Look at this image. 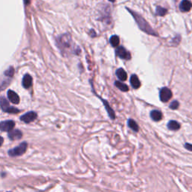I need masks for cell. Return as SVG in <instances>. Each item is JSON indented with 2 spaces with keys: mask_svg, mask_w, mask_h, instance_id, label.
Segmentation results:
<instances>
[{
  "mask_svg": "<svg viewBox=\"0 0 192 192\" xmlns=\"http://www.w3.org/2000/svg\"><path fill=\"white\" fill-rule=\"evenodd\" d=\"M126 9H127V11L130 13L131 15H132V17H134V19L135 20L137 24L138 25L139 28H140L143 32H144L145 33L149 34V35H151L158 36V35L157 34V32H155L154 29H152V28L151 27L150 25H149L148 23L147 22V20H146L143 17H141L140 15H139L137 13L133 11L132 10L128 9V8H126Z\"/></svg>",
  "mask_w": 192,
  "mask_h": 192,
  "instance_id": "1",
  "label": "cell"
},
{
  "mask_svg": "<svg viewBox=\"0 0 192 192\" xmlns=\"http://www.w3.org/2000/svg\"><path fill=\"white\" fill-rule=\"evenodd\" d=\"M58 45L63 51L70 50L72 47V40L71 35L68 34H65L60 36L58 39Z\"/></svg>",
  "mask_w": 192,
  "mask_h": 192,
  "instance_id": "2",
  "label": "cell"
},
{
  "mask_svg": "<svg viewBox=\"0 0 192 192\" xmlns=\"http://www.w3.org/2000/svg\"><path fill=\"white\" fill-rule=\"evenodd\" d=\"M26 149H27V143L26 142L22 143L19 147H15V148L10 149L9 152V155L11 157L20 156L23 154L25 153Z\"/></svg>",
  "mask_w": 192,
  "mask_h": 192,
  "instance_id": "3",
  "label": "cell"
},
{
  "mask_svg": "<svg viewBox=\"0 0 192 192\" xmlns=\"http://www.w3.org/2000/svg\"><path fill=\"white\" fill-rule=\"evenodd\" d=\"M0 106H1L2 110L5 112L10 113V114H17L19 112V110H17V108L10 106L9 101L4 97L0 98Z\"/></svg>",
  "mask_w": 192,
  "mask_h": 192,
  "instance_id": "4",
  "label": "cell"
},
{
  "mask_svg": "<svg viewBox=\"0 0 192 192\" xmlns=\"http://www.w3.org/2000/svg\"><path fill=\"white\" fill-rule=\"evenodd\" d=\"M160 99L162 102H167L172 98V92L167 87H163L161 89L159 92Z\"/></svg>",
  "mask_w": 192,
  "mask_h": 192,
  "instance_id": "5",
  "label": "cell"
},
{
  "mask_svg": "<svg viewBox=\"0 0 192 192\" xmlns=\"http://www.w3.org/2000/svg\"><path fill=\"white\" fill-rule=\"evenodd\" d=\"M15 123L12 120H7L3 121L0 122V131H11L13 130Z\"/></svg>",
  "mask_w": 192,
  "mask_h": 192,
  "instance_id": "6",
  "label": "cell"
},
{
  "mask_svg": "<svg viewBox=\"0 0 192 192\" xmlns=\"http://www.w3.org/2000/svg\"><path fill=\"white\" fill-rule=\"evenodd\" d=\"M116 53L119 58L123 59V60H129L131 59V54L130 53H129L127 50H125V48L123 47H118L117 49L116 50Z\"/></svg>",
  "mask_w": 192,
  "mask_h": 192,
  "instance_id": "7",
  "label": "cell"
},
{
  "mask_svg": "<svg viewBox=\"0 0 192 192\" xmlns=\"http://www.w3.org/2000/svg\"><path fill=\"white\" fill-rule=\"evenodd\" d=\"M36 118H37L36 113L33 112V111H30V112H28L24 115H23L20 117V120L25 123H29L33 122Z\"/></svg>",
  "mask_w": 192,
  "mask_h": 192,
  "instance_id": "8",
  "label": "cell"
},
{
  "mask_svg": "<svg viewBox=\"0 0 192 192\" xmlns=\"http://www.w3.org/2000/svg\"><path fill=\"white\" fill-rule=\"evenodd\" d=\"M192 8V3L189 0H183L179 5V9L183 12H188Z\"/></svg>",
  "mask_w": 192,
  "mask_h": 192,
  "instance_id": "9",
  "label": "cell"
},
{
  "mask_svg": "<svg viewBox=\"0 0 192 192\" xmlns=\"http://www.w3.org/2000/svg\"><path fill=\"white\" fill-rule=\"evenodd\" d=\"M8 98H9L10 101L12 102L13 104H19L20 98L15 92L12 91V90H9V92H8Z\"/></svg>",
  "mask_w": 192,
  "mask_h": 192,
  "instance_id": "10",
  "label": "cell"
},
{
  "mask_svg": "<svg viewBox=\"0 0 192 192\" xmlns=\"http://www.w3.org/2000/svg\"><path fill=\"white\" fill-rule=\"evenodd\" d=\"M23 134L20 130H11V131L9 132V137L10 140H19L22 137Z\"/></svg>",
  "mask_w": 192,
  "mask_h": 192,
  "instance_id": "11",
  "label": "cell"
},
{
  "mask_svg": "<svg viewBox=\"0 0 192 192\" xmlns=\"http://www.w3.org/2000/svg\"><path fill=\"white\" fill-rule=\"evenodd\" d=\"M130 83L132 87L134 89H138L140 86L141 83L140 80H139L138 77L136 74H132L130 78Z\"/></svg>",
  "mask_w": 192,
  "mask_h": 192,
  "instance_id": "12",
  "label": "cell"
},
{
  "mask_svg": "<svg viewBox=\"0 0 192 192\" xmlns=\"http://www.w3.org/2000/svg\"><path fill=\"white\" fill-rule=\"evenodd\" d=\"M98 96V98H99L101 100V101H102V102L104 103L105 108H106V110L107 111V113H108V114H109L110 117L111 119H115V113H114V110H113L112 108H111L109 106V104H108V103H107V101H105L104 99H103V98H101V97H99L98 96Z\"/></svg>",
  "mask_w": 192,
  "mask_h": 192,
  "instance_id": "13",
  "label": "cell"
},
{
  "mask_svg": "<svg viewBox=\"0 0 192 192\" xmlns=\"http://www.w3.org/2000/svg\"><path fill=\"white\" fill-rule=\"evenodd\" d=\"M32 77L29 74H26L25 76L24 77V78H23L22 82L23 86L25 89H29L31 86H32Z\"/></svg>",
  "mask_w": 192,
  "mask_h": 192,
  "instance_id": "14",
  "label": "cell"
},
{
  "mask_svg": "<svg viewBox=\"0 0 192 192\" xmlns=\"http://www.w3.org/2000/svg\"><path fill=\"white\" fill-rule=\"evenodd\" d=\"M116 74L117 76V78H119V80H120L121 81H125V80H127V73H126L125 71L122 68H120L116 70Z\"/></svg>",
  "mask_w": 192,
  "mask_h": 192,
  "instance_id": "15",
  "label": "cell"
},
{
  "mask_svg": "<svg viewBox=\"0 0 192 192\" xmlns=\"http://www.w3.org/2000/svg\"><path fill=\"white\" fill-rule=\"evenodd\" d=\"M150 116H151V118H152V120L155 121V122H158V121H160L161 119H162V114L161 111L155 110L151 111Z\"/></svg>",
  "mask_w": 192,
  "mask_h": 192,
  "instance_id": "16",
  "label": "cell"
},
{
  "mask_svg": "<svg viewBox=\"0 0 192 192\" xmlns=\"http://www.w3.org/2000/svg\"><path fill=\"white\" fill-rule=\"evenodd\" d=\"M167 127H168V129H170V130L176 131L180 129V124L178 122H176V121L171 120L168 122V124H167Z\"/></svg>",
  "mask_w": 192,
  "mask_h": 192,
  "instance_id": "17",
  "label": "cell"
},
{
  "mask_svg": "<svg viewBox=\"0 0 192 192\" xmlns=\"http://www.w3.org/2000/svg\"><path fill=\"white\" fill-rule=\"evenodd\" d=\"M119 38L117 35H112L110 38V43L114 47H118L119 45Z\"/></svg>",
  "mask_w": 192,
  "mask_h": 192,
  "instance_id": "18",
  "label": "cell"
},
{
  "mask_svg": "<svg viewBox=\"0 0 192 192\" xmlns=\"http://www.w3.org/2000/svg\"><path fill=\"white\" fill-rule=\"evenodd\" d=\"M115 86L122 92H128L129 90V86H128L126 84H125V83H123L122 82L116 81L115 82Z\"/></svg>",
  "mask_w": 192,
  "mask_h": 192,
  "instance_id": "19",
  "label": "cell"
},
{
  "mask_svg": "<svg viewBox=\"0 0 192 192\" xmlns=\"http://www.w3.org/2000/svg\"><path fill=\"white\" fill-rule=\"evenodd\" d=\"M128 125H129V128L132 129L133 131H138L139 126H138V125L137 124V122H136L134 120H133V119H129V121H128Z\"/></svg>",
  "mask_w": 192,
  "mask_h": 192,
  "instance_id": "20",
  "label": "cell"
},
{
  "mask_svg": "<svg viewBox=\"0 0 192 192\" xmlns=\"http://www.w3.org/2000/svg\"><path fill=\"white\" fill-rule=\"evenodd\" d=\"M167 13V10L161 6H158L156 8V14L158 16H165Z\"/></svg>",
  "mask_w": 192,
  "mask_h": 192,
  "instance_id": "21",
  "label": "cell"
},
{
  "mask_svg": "<svg viewBox=\"0 0 192 192\" xmlns=\"http://www.w3.org/2000/svg\"><path fill=\"white\" fill-rule=\"evenodd\" d=\"M14 74V69L13 68H9V69H8L6 71H5V75L8 77H13Z\"/></svg>",
  "mask_w": 192,
  "mask_h": 192,
  "instance_id": "22",
  "label": "cell"
},
{
  "mask_svg": "<svg viewBox=\"0 0 192 192\" xmlns=\"http://www.w3.org/2000/svg\"><path fill=\"white\" fill-rule=\"evenodd\" d=\"M179 106V103L177 101H173V102H171V104H170V108L172 110H176L177 108Z\"/></svg>",
  "mask_w": 192,
  "mask_h": 192,
  "instance_id": "23",
  "label": "cell"
},
{
  "mask_svg": "<svg viewBox=\"0 0 192 192\" xmlns=\"http://www.w3.org/2000/svg\"><path fill=\"white\" fill-rule=\"evenodd\" d=\"M185 149H188V150L192 151V144H191V143H186L185 145Z\"/></svg>",
  "mask_w": 192,
  "mask_h": 192,
  "instance_id": "24",
  "label": "cell"
},
{
  "mask_svg": "<svg viewBox=\"0 0 192 192\" xmlns=\"http://www.w3.org/2000/svg\"><path fill=\"white\" fill-rule=\"evenodd\" d=\"M3 142H4V140H3V138L2 137H0V147H1L2 145Z\"/></svg>",
  "mask_w": 192,
  "mask_h": 192,
  "instance_id": "25",
  "label": "cell"
},
{
  "mask_svg": "<svg viewBox=\"0 0 192 192\" xmlns=\"http://www.w3.org/2000/svg\"><path fill=\"white\" fill-rule=\"evenodd\" d=\"M29 2H30V0H24V2L26 3V5H28V4H29Z\"/></svg>",
  "mask_w": 192,
  "mask_h": 192,
  "instance_id": "26",
  "label": "cell"
},
{
  "mask_svg": "<svg viewBox=\"0 0 192 192\" xmlns=\"http://www.w3.org/2000/svg\"><path fill=\"white\" fill-rule=\"evenodd\" d=\"M108 1L111 2H115V1H116V0H108Z\"/></svg>",
  "mask_w": 192,
  "mask_h": 192,
  "instance_id": "27",
  "label": "cell"
}]
</instances>
